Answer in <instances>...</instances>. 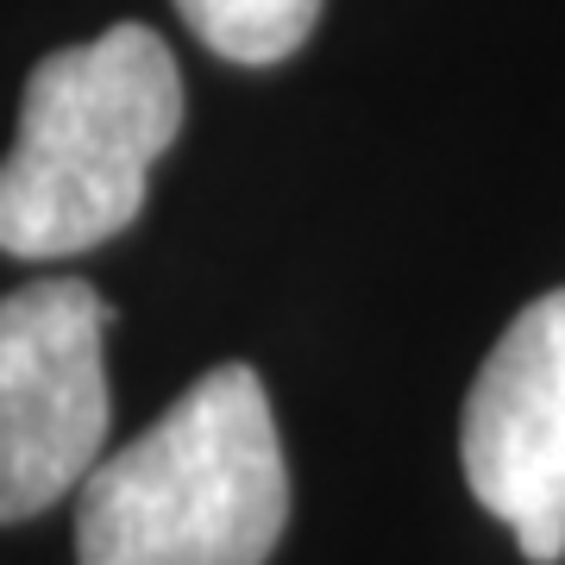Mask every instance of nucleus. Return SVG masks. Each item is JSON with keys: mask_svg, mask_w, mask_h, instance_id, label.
Here are the masks:
<instances>
[{"mask_svg": "<svg viewBox=\"0 0 565 565\" xmlns=\"http://www.w3.org/2000/svg\"><path fill=\"white\" fill-rule=\"evenodd\" d=\"M289 471L252 364H214L82 484V565H264Z\"/></svg>", "mask_w": 565, "mask_h": 565, "instance_id": "obj_1", "label": "nucleus"}, {"mask_svg": "<svg viewBox=\"0 0 565 565\" xmlns=\"http://www.w3.org/2000/svg\"><path fill=\"white\" fill-rule=\"evenodd\" d=\"M182 126V76L151 25L51 51L25 76L0 163V252L76 258L139 221L151 163Z\"/></svg>", "mask_w": 565, "mask_h": 565, "instance_id": "obj_2", "label": "nucleus"}, {"mask_svg": "<svg viewBox=\"0 0 565 565\" xmlns=\"http://www.w3.org/2000/svg\"><path fill=\"white\" fill-rule=\"evenodd\" d=\"M107 302L82 277L0 296V522L88 484L107 446Z\"/></svg>", "mask_w": 565, "mask_h": 565, "instance_id": "obj_3", "label": "nucleus"}, {"mask_svg": "<svg viewBox=\"0 0 565 565\" xmlns=\"http://www.w3.org/2000/svg\"><path fill=\"white\" fill-rule=\"evenodd\" d=\"M459 465L527 559H565V289L527 302L490 345L459 415Z\"/></svg>", "mask_w": 565, "mask_h": 565, "instance_id": "obj_4", "label": "nucleus"}, {"mask_svg": "<svg viewBox=\"0 0 565 565\" xmlns=\"http://www.w3.org/2000/svg\"><path fill=\"white\" fill-rule=\"evenodd\" d=\"M189 32L226 63H282L302 51L321 0H177Z\"/></svg>", "mask_w": 565, "mask_h": 565, "instance_id": "obj_5", "label": "nucleus"}]
</instances>
